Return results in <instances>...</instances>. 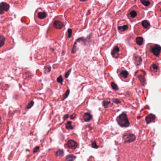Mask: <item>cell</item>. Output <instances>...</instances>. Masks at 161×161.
Masks as SVG:
<instances>
[{"label":"cell","instance_id":"19","mask_svg":"<svg viewBox=\"0 0 161 161\" xmlns=\"http://www.w3.org/2000/svg\"><path fill=\"white\" fill-rule=\"evenodd\" d=\"M155 14L156 16L161 17V2L155 6Z\"/></svg>","mask_w":161,"mask_h":161},{"label":"cell","instance_id":"21","mask_svg":"<svg viewBox=\"0 0 161 161\" xmlns=\"http://www.w3.org/2000/svg\"><path fill=\"white\" fill-rule=\"evenodd\" d=\"M128 135L124 136V140L126 141H131L134 140L135 138V136L134 134H131L130 135H129V134H127Z\"/></svg>","mask_w":161,"mask_h":161},{"label":"cell","instance_id":"12","mask_svg":"<svg viewBox=\"0 0 161 161\" xmlns=\"http://www.w3.org/2000/svg\"><path fill=\"white\" fill-rule=\"evenodd\" d=\"M118 31L120 34H125L131 30V26L125 19H121L118 22Z\"/></svg>","mask_w":161,"mask_h":161},{"label":"cell","instance_id":"13","mask_svg":"<svg viewBox=\"0 0 161 161\" xmlns=\"http://www.w3.org/2000/svg\"><path fill=\"white\" fill-rule=\"evenodd\" d=\"M145 44V40L142 36H134V38L130 37V45L136 49L142 48Z\"/></svg>","mask_w":161,"mask_h":161},{"label":"cell","instance_id":"6","mask_svg":"<svg viewBox=\"0 0 161 161\" xmlns=\"http://www.w3.org/2000/svg\"><path fill=\"white\" fill-rule=\"evenodd\" d=\"M116 120L121 127H129L135 123V116L132 114L124 112L117 118Z\"/></svg>","mask_w":161,"mask_h":161},{"label":"cell","instance_id":"20","mask_svg":"<svg viewBox=\"0 0 161 161\" xmlns=\"http://www.w3.org/2000/svg\"><path fill=\"white\" fill-rule=\"evenodd\" d=\"M93 117L89 113H85L83 115V119L85 121H89L92 119Z\"/></svg>","mask_w":161,"mask_h":161},{"label":"cell","instance_id":"24","mask_svg":"<svg viewBox=\"0 0 161 161\" xmlns=\"http://www.w3.org/2000/svg\"><path fill=\"white\" fill-rule=\"evenodd\" d=\"M76 159V156L73 155H69L66 156V160L67 161H73Z\"/></svg>","mask_w":161,"mask_h":161},{"label":"cell","instance_id":"22","mask_svg":"<svg viewBox=\"0 0 161 161\" xmlns=\"http://www.w3.org/2000/svg\"><path fill=\"white\" fill-rule=\"evenodd\" d=\"M66 128L68 130H72L74 128V126H73L72 122L70 121H68L65 124Z\"/></svg>","mask_w":161,"mask_h":161},{"label":"cell","instance_id":"18","mask_svg":"<svg viewBox=\"0 0 161 161\" xmlns=\"http://www.w3.org/2000/svg\"><path fill=\"white\" fill-rule=\"evenodd\" d=\"M68 147L69 148L75 149L78 146V143L73 140H69L67 143Z\"/></svg>","mask_w":161,"mask_h":161},{"label":"cell","instance_id":"32","mask_svg":"<svg viewBox=\"0 0 161 161\" xmlns=\"http://www.w3.org/2000/svg\"><path fill=\"white\" fill-rule=\"evenodd\" d=\"M76 117V115L75 114H73L71 115V116L70 117V119H73Z\"/></svg>","mask_w":161,"mask_h":161},{"label":"cell","instance_id":"28","mask_svg":"<svg viewBox=\"0 0 161 161\" xmlns=\"http://www.w3.org/2000/svg\"><path fill=\"white\" fill-rule=\"evenodd\" d=\"M92 147H93V148H97L98 147L97 145L96 141H94V142L92 143Z\"/></svg>","mask_w":161,"mask_h":161},{"label":"cell","instance_id":"14","mask_svg":"<svg viewBox=\"0 0 161 161\" xmlns=\"http://www.w3.org/2000/svg\"><path fill=\"white\" fill-rule=\"evenodd\" d=\"M72 4L76 8H80L82 10H85L89 7L92 0H70Z\"/></svg>","mask_w":161,"mask_h":161},{"label":"cell","instance_id":"4","mask_svg":"<svg viewBox=\"0 0 161 161\" xmlns=\"http://www.w3.org/2000/svg\"><path fill=\"white\" fill-rule=\"evenodd\" d=\"M145 68L147 73L154 78H157L161 73V64L150 59H147L145 62Z\"/></svg>","mask_w":161,"mask_h":161},{"label":"cell","instance_id":"3","mask_svg":"<svg viewBox=\"0 0 161 161\" xmlns=\"http://www.w3.org/2000/svg\"><path fill=\"white\" fill-rule=\"evenodd\" d=\"M147 57L152 61L158 62L161 60V47L153 43L148 44L146 47Z\"/></svg>","mask_w":161,"mask_h":161},{"label":"cell","instance_id":"17","mask_svg":"<svg viewBox=\"0 0 161 161\" xmlns=\"http://www.w3.org/2000/svg\"><path fill=\"white\" fill-rule=\"evenodd\" d=\"M16 9L21 10L26 6L27 4V0H7Z\"/></svg>","mask_w":161,"mask_h":161},{"label":"cell","instance_id":"5","mask_svg":"<svg viewBox=\"0 0 161 161\" xmlns=\"http://www.w3.org/2000/svg\"><path fill=\"white\" fill-rule=\"evenodd\" d=\"M111 54L114 59L121 60L127 55V48L124 44L121 43L115 44L112 48Z\"/></svg>","mask_w":161,"mask_h":161},{"label":"cell","instance_id":"8","mask_svg":"<svg viewBox=\"0 0 161 161\" xmlns=\"http://www.w3.org/2000/svg\"><path fill=\"white\" fill-rule=\"evenodd\" d=\"M34 19L36 23L44 26L48 22L49 18L47 12L44 8H38L35 13Z\"/></svg>","mask_w":161,"mask_h":161},{"label":"cell","instance_id":"15","mask_svg":"<svg viewBox=\"0 0 161 161\" xmlns=\"http://www.w3.org/2000/svg\"><path fill=\"white\" fill-rule=\"evenodd\" d=\"M117 73L119 77L123 81L129 82L131 78V76L130 73L123 67L119 68Z\"/></svg>","mask_w":161,"mask_h":161},{"label":"cell","instance_id":"23","mask_svg":"<svg viewBox=\"0 0 161 161\" xmlns=\"http://www.w3.org/2000/svg\"><path fill=\"white\" fill-rule=\"evenodd\" d=\"M56 155L58 157H62L64 155V151L63 150L59 149L56 153Z\"/></svg>","mask_w":161,"mask_h":161},{"label":"cell","instance_id":"26","mask_svg":"<svg viewBox=\"0 0 161 161\" xmlns=\"http://www.w3.org/2000/svg\"><path fill=\"white\" fill-rule=\"evenodd\" d=\"M57 82L61 84H63V77H62V76H60L57 79Z\"/></svg>","mask_w":161,"mask_h":161},{"label":"cell","instance_id":"1","mask_svg":"<svg viewBox=\"0 0 161 161\" xmlns=\"http://www.w3.org/2000/svg\"><path fill=\"white\" fill-rule=\"evenodd\" d=\"M66 21L63 16L59 15L53 19L49 26L47 36L49 39L60 41L64 36Z\"/></svg>","mask_w":161,"mask_h":161},{"label":"cell","instance_id":"11","mask_svg":"<svg viewBox=\"0 0 161 161\" xmlns=\"http://www.w3.org/2000/svg\"><path fill=\"white\" fill-rule=\"evenodd\" d=\"M0 41H1V49L3 48H5V47L8 46L10 47V48H12L14 46V40L12 37L9 35L3 34L1 32V37H0Z\"/></svg>","mask_w":161,"mask_h":161},{"label":"cell","instance_id":"27","mask_svg":"<svg viewBox=\"0 0 161 161\" xmlns=\"http://www.w3.org/2000/svg\"><path fill=\"white\" fill-rule=\"evenodd\" d=\"M69 89H68L67 90L65 94H64V97H63V99H62V100H63L65 99L67 97H68L69 95Z\"/></svg>","mask_w":161,"mask_h":161},{"label":"cell","instance_id":"31","mask_svg":"<svg viewBox=\"0 0 161 161\" xmlns=\"http://www.w3.org/2000/svg\"><path fill=\"white\" fill-rule=\"evenodd\" d=\"M45 70H46V72H49L51 70V67L50 66L48 67H45Z\"/></svg>","mask_w":161,"mask_h":161},{"label":"cell","instance_id":"7","mask_svg":"<svg viewBox=\"0 0 161 161\" xmlns=\"http://www.w3.org/2000/svg\"><path fill=\"white\" fill-rule=\"evenodd\" d=\"M127 16L131 22H136L145 17V13L136 5L132 7L127 13Z\"/></svg>","mask_w":161,"mask_h":161},{"label":"cell","instance_id":"25","mask_svg":"<svg viewBox=\"0 0 161 161\" xmlns=\"http://www.w3.org/2000/svg\"><path fill=\"white\" fill-rule=\"evenodd\" d=\"M34 103L33 101L30 102L29 103V104H28V105H27V106H26V109H29L31 108V107L33 106Z\"/></svg>","mask_w":161,"mask_h":161},{"label":"cell","instance_id":"2","mask_svg":"<svg viewBox=\"0 0 161 161\" xmlns=\"http://www.w3.org/2000/svg\"><path fill=\"white\" fill-rule=\"evenodd\" d=\"M39 31L38 26L33 25L31 26H23L19 29V32L21 39L25 43H31L37 38Z\"/></svg>","mask_w":161,"mask_h":161},{"label":"cell","instance_id":"29","mask_svg":"<svg viewBox=\"0 0 161 161\" xmlns=\"http://www.w3.org/2000/svg\"><path fill=\"white\" fill-rule=\"evenodd\" d=\"M70 72H71V69H69L68 72H67L66 73L65 75V78H67L68 77H69Z\"/></svg>","mask_w":161,"mask_h":161},{"label":"cell","instance_id":"16","mask_svg":"<svg viewBox=\"0 0 161 161\" xmlns=\"http://www.w3.org/2000/svg\"><path fill=\"white\" fill-rule=\"evenodd\" d=\"M137 3L139 8L144 10H148L153 4L152 0H137Z\"/></svg>","mask_w":161,"mask_h":161},{"label":"cell","instance_id":"33","mask_svg":"<svg viewBox=\"0 0 161 161\" xmlns=\"http://www.w3.org/2000/svg\"><path fill=\"white\" fill-rule=\"evenodd\" d=\"M68 114L65 115L64 116V117H63V119H64L65 120V119H67L68 118Z\"/></svg>","mask_w":161,"mask_h":161},{"label":"cell","instance_id":"10","mask_svg":"<svg viewBox=\"0 0 161 161\" xmlns=\"http://www.w3.org/2000/svg\"><path fill=\"white\" fill-rule=\"evenodd\" d=\"M150 27V23L148 20H143L134 26V32L136 35L140 36L147 32Z\"/></svg>","mask_w":161,"mask_h":161},{"label":"cell","instance_id":"9","mask_svg":"<svg viewBox=\"0 0 161 161\" xmlns=\"http://www.w3.org/2000/svg\"><path fill=\"white\" fill-rule=\"evenodd\" d=\"M147 75L143 70H139L136 72L133 80L134 86L138 88H143L147 85Z\"/></svg>","mask_w":161,"mask_h":161},{"label":"cell","instance_id":"30","mask_svg":"<svg viewBox=\"0 0 161 161\" xmlns=\"http://www.w3.org/2000/svg\"><path fill=\"white\" fill-rule=\"evenodd\" d=\"M39 148H40V147H36L34 149V150H33L34 153H36V152H38V150H39Z\"/></svg>","mask_w":161,"mask_h":161}]
</instances>
